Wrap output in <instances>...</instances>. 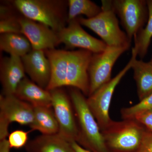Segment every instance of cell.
I'll list each match as a JSON object with an SVG mask.
<instances>
[{"label":"cell","instance_id":"1","mask_svg":"<svg viewBox=\"0 0 152 152\" xmlns=\"http://www.w3.org/2000/svg\"><path fill=\"white\" fill-rule=\"evenodd\" d=\"M45 53L51 67V77L46 90L69 86L89 96L88 69L94 53L83 49L68 51L54 49Z\"/></svg>","mask_w":152,"mask_h":152},{"label":"cell","instance_id":"2","mask_svg":"<svg viewBox=\"0 0 152 152\" xmlns=\"http://www.w3.org/2000/svg\"><path fill=\"white\" fill-rule=\"evenodd\" d=\"M70 95L78 124L79 138L77 142L92 152H110L83 94L73 88L71 90Z\"/></svg>","mask_w":152,"mask_h":152},{"label":"cell","instance_id":"3","mask_svg":"<svg viewBox=\"0 0 152 152\" xmlns=\"http://www.w3.org/2000/svg\"><path fill=\"white\" fill-rule=\"evenodd\" d=\"M23 16L48 26L57 33L68 24V2L62 0H15Z\"/></svg>","mask_w":152,"mask_h":152},{"label":"cell","instance_id":"4","mask_svg":"<svg viewBox=\"0 0 152 152\" xmlns=\"http://www.w3.org/2000/svg\"><path fill=\"white\" fill-rule=\"evenodd\" d=\"M102 11L92 18H77L82 26L88 28L100 37L107 46L129 47L131 40L120 28L112 1H102Z\"/></svg>","mask_w":152,"mask_h":152},{"label":"cell","instance_id":"5","mask_svg":"<svg viewBox=\"0 0 152 152\" xmlns=\"http://www.w3.org/2000/svg\"><path fill=\"white\" fill-rule=\"evenodd\" d=\"M145 129L135 119L113 121L102 132L110 152H137Z\"/></svg>","mask_w":152,"mask_h":152},{"label":"cell","instance_id":"6","mask_svg":"<svg viewBox=\"0 0 152 152\" xmlns=\"http://www.w3.org/2000/svg\"><path fill=\"white\" fill-rule=\"evenodd\" d=\"M132 57L126 65L113 78L99 88L87 99V104L99 126L101 132L108 127L113 121L109 115L112 97L117 85L128 71L131 69L134 61L138 56L134 48L132 49Z\"/></svg>","mask_w":152,"mask_h":152},{"label":"cell","instance_id":"7","mask_svg":"<svg viewBox=\"0 0 152 152\" xmlns=\"http://www.w3.org/2000/svg\"><path fill=\"white\" fill-rule=\"evenodd\" d=\"M34 107L15 95L0 96V140L7 139L11 123L29 125L34 120Z\"/></svg>","mask_w":152,"mask_h":152},{"label":"cell","instance_id":"8","mask_svg":"<svg viewBox=\"0 0 152 152\" xmlns=\"http://www.w3.org/2000/svg\"><path fill=\"white\" fill-rule=\"evenodd\" d=\"M129 47L107 46L103 52L93 54L88 69L89 94L91 96L111 79L113 67L120 56Z\"/></svg>","mask_w":152,"mask_h":152},{"label":"cell","instance_id":"9","mask_svg":"<svg viewBox=\"0 0 152 152\" xmlns=\"http://www.w3.org/2000/svg\"><path fill=\"white\" fill-rule=\"evenodd\" d=\"M113 8L119 17L128 38L133 37L144 28L148 18L147 1L114 0Z\"/></svg>","mask_w":152,"mask_h":152},{"label":"cell","instance_id":"10","mask_svg":"<svg viewBox=\"0 0 152 152\" xmlns=\"http://www.w3.org/2000/svg\"><path fill=\"white\" fill-rule=\"evenodd\" d=\"M52 107L59 126L58 134L68 142H77L79 129L76 121L71 100L61 88L50 91Z\"/></svg>","mask_w":152,"mask_h":152},{"label":"cell","instance_id":"11","mask_svg":"<svg viewBox=\"0 0 152 152\" xmlns=\"http://www.w3.org/2000/svg\"><path fill=\"white\" fill-rule=\"evenodd\" d=\"M77 18L68 23V25L58 33L61 43L68 48H80L93 53L103 52L107 46L101 40L88 34L82 27Z\"/></svg>","mask_w":152,"mask_h":152},{"label":"cell","instance_id":"12","mask_svg":"<svg viewBox=\"0 0 152 152\" xmlns=\"http://www.w3.org/2000/svg\"><path fill=\"white\" fill-rule=\"evenodd\" d=\"M20 23L22 34L27 38L33 50H52L61 43L58 33L48 26L23 16L20 18Z\"/></svg>","mask_w":152,"mask_h":152},{"label":"cell","instance_id":"13","mask_svg":"<svg viewBox=\"0 0 152 152\" xmlns=\"http://www.w3.org/2000/svg\"><path fill=\"white\" fill-rule=\"evenodd\" d=\"M21 58L26 73L31 80L47 89L51 77V67L45 51L32 49Z\"/></svg>","mask_w":152,"mask_h":152},{"label":"cell","instance_id":"14","mask_svg":"<svg viewBox=\"0 0 152 152\" xmlns=\"http://www.w3.org/2000/svg\"><path fill=\"white\" fill-rule=\"evenodd\" d=\"M21 58L10 56L1 59L0 78L4 95H15L17 87L25 77Z\"/></svg>","mask_w":152,"mask_h":152},{"label":"cell","instance_id":"15","mask_svg":"<svg viewBox=\"0 0 152 152\" xmlns=\"http://www.w3.org/2000/svg\"><path fill=\"white\" fill-rule=\"evenodd\" d=\"M15 95L33 107H52V96L50 91L43 88L26 77L19 83Z\"/></svg>","mask_w":152,"mask_h":152},{"label":"cell","instance_id":"16","mask_svg":"<svg viewBox=\"0 0 152 152\" xmlns=\"http://www.w3.org/2000/svg\"><path fill=\"white\" fill-rule=\"evenodd\" d=\"M25 148L27 152H74L69 142L58 134L38 136Z\"/></svg>","mask_w":152,"mask_h":152},{"label":"cell","instance_id":"17","mask_svg":"<svg viewBox=\"0 0 152 152\" xmlns=\"http://www.w3.org/2000/svg\"><path fill=\"white\" fill-rule=\"evenodd\" d=\"M34 107V120L30 125L32 130L38 131L42 134H58L59 126L51 107L37 106Z\"/></svg>","mask_w":152,"mask_h":152},{"label":"cell","instance_id":"18","mask_svg":"<svg viewBox=\"0 0 152 152\" xmlns=\"http://www.w3.org/2000/svg\"><path fill=\"white\" fill-rule=\"evenodd\" d=\"M140 101L152 94V64L136 58L132 66Z\"/></svg>","mask_w":152,"mask_h":152},{"label":"cell","instance_id":"19","mask_svg":"<svg viewBox=\"0 0 152 152\" xmlns=\"http://www.w3.org/2000/svg\"><path fill=\"white\" fill-rule=\"evenodd\" d=\"M0 49L10 56L21 58L32 48L27 38L22 34H4L0 36Z\"/></svg>","mask_w":152,"mask_h":152},{"label":"cell","instance_id":"20","mask_svg":"<svg viewBox=\"0 0 152 152\" xmlns=\"http://www.w3.org/2000/svg\"><path fill=\"white\" fill-rule=\"evenodd\" d=\"M68 5V23L81 15L92 18L102 11L101 7L90 0H69Z\"/></svg>","mask_w":152,"mask_h":152},{"label":"cell","instance_id":"21","mask_svg":"<svg viewBox=\"0 0 152 152\" xmlns=\"http://www.w3.org/2000/svg\"><path fill=\"white\" fill-rule=\"evenodd\" d=\"M147 4L148 18L146 26L134 37V48L141 58H143L147 54L152 38V0L147 1Z\"/></svg>","mask_w":152,"mask_h":152},{"label":"cell","instance_id":"22","mask_svg":"<svg viewBox=\"0 0 152 152\" xmlns=\"http://www.w3.org/2000/svg\"><path fill=\"white\" fill-rule=\"evenodd\" d=\"M20 18L16 16L12 10L5 5L0 8V33L22 34Z\"/></svg>","mask_w":152,"mask_h":152},{"label":"cell","instance_id":"23","mask_svg":"<svg viewBox=\"0 0 152 152\" xmlns=\"http://www.w3.org/2000/svg\"><path fill=\"white\" fill-rule=\"evenodd\" d=\"M152 110V94L134 105L123 109L121 111L124 120L133 119L137 115Z\"/></svg>","mask_w":152,"mask_h":152},{"label":"cell","instance_id":"24","mask_svg":"<svg viewBox=\"0 0 152 152\" xmlns=\"http://www.w3.org/2000/svg\"><path fill=\"white\" fill-rule=\"evenodd\" d=\"M28 132L17 130L9 134L8 141L11 148L20 149L26 146L28 142Z\"/></svg>","mask_w":152,"mask_h":152},{"label":"cell","instance_id":"25","mask_svg":"<svg viewBox=\"0 0 152 152\" xmlns=\"http://www.w3.org/2000/svg\"><path fill=\"white\" fill-rule=\"evenodd\" d=\"M137 152H152V133L148 129L144 132L141 142Z\"/></svg>","mask_w":152,"mask_h":152},{"label":"cell","instance_id":"26","mask_svg":"<svg viewBox=\"0 0 152 152\" xmlns=\"http://www.w3.org/2000/svg\"><path fill=\"white\" fill-rule=\"evenodd\" d=\"M133 119L136 120L152 133V110L139 114Z\"/></svg>","mask_w":152,"mask_h":152},{"label":"cell","instance_id":"27","mask_svg":"<svg viewBox=\"0 0 152 152\" xmlns=\"http://www.w3.org/2000/svg\"><path fill=\"white\" fill-rule=\"evenodd\" d=\"M70 143L74 152H92L85 148L75 141L70 142Z\"/></svg>","mask_w":152,"mask_h":152},{"label":"cell","instance_id":"28","mask_svg":"<svg viewBox=\"0 0 152 152\" xmlns=\"http://www.w3.org/2000/svg\"><path fill=\"white\" fill-rule=\"evenodd\" d=\"M10 149L7 139L0 140V152H10Z\"/></svg>","mask_w":152,"mask_h":152},{"label":"cell","instance_id":"29","mask_svg":"<svg viewBox=\"0 0 152 152\" xmlns=\"http://www.w3.org/2000/svg\"><path fill=\"white\" fill-rule=\"evenodd\" d=\"M150 62L151 63V64H152V56L151 58V61H150Z\"/></svg>","mask_w":152,"mask_h":152}]
</instances>
